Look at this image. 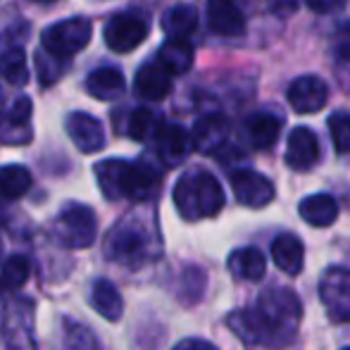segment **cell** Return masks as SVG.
Returning <instances> with one entry per match:
<instances>
[{
	"label": "cell",
	"mask_w": 350,
	"mask_h": 350,
	"mask_svg": "<svg viewBox=\"0 0 350 350\" xmlns=\"http://www.w3.org/2000/svg\"><path fill=\"white\" fill-rule=\"evenodd\" d=\"M303 308L293 291L267 288L260 293L255 308L229 314V327L248 346L284 348L295 338Z\"/></svg>",
	"instance_id": "cell-1"
},
{
	"label": "cell",
	"mask_w": 350,
	"mask_h": 350,
	"mask_svg": "<svg viewBox=\"0 0 350 350\" xmlns=\"http://www.w3.org/2000/svg\"><path fill=\"white\" fill-rule=\"evenodd\" d=\"M96 179L110 200H148L160 189V172L146 160H103L96 165Z\"/></svg>",
	"instance_id": "cell-2"
},
{
	"label": "cell",
	"mask_w": 350,
	"mask_h": 350,
	"mask_svg": "<svg viewBox=\"0 0 350 350\" xmlns=\"http://www.w3.org/2000/svg\"><path fill=\"white\" fill-rule=\"evenodd\" d=\"M105 255L122 267L139 269L157 255V239L141 219L126 217L107 234Z\"/></svg>",
	"instance_id": "cell-3"
},
{
	"label": "cell",
	"mask_w": 350,
	"mask_h": 350,
	"mask_svg": "<svg viewBox=\"0 0 350 350\" xmlns=\"http://www.w3.org/2000/svg\"><path fill=\"white\" fill-rule=\"evenodd\" d=\"M174 205L184 219H208L224 208V191L210 172H189L176 181Z\"/></svg>",
	"instance_id": "cell-4"
},
{
	"label": "cell",
	"mask_w": 350,
	"mask_h": 350,
	"mask_svg": "<svg viewBox=\"0 0 350 350\" xmlns=\"http://www.w3.org/2000/svg\"><path fill=\"white\" fill-rule=\"evenodd\" d=\"M98 221L96 212L81 203H72L57 215V219L53 221V236L57 239V243L65 248H88L96 241Z\"/></svg>",
	"instance_id": "cell-5"
},
{
	"label": "cell",
	"mask_w": 350,
	"mask_h": 350,
	"mask_svg": "<svg viewBox=\"0 0 350 350\" xmlns=\"http://www.w3.org/2000/svg\"><path fill=\"white\" fill-rule=\"evenodd\" d=\"M91 36H93V24L86 17H72L43 29L41 43L53 55L70 57L77 55L79 51H83L88 46V41H91Z\"/></svg>",
	"instance_id": "cell-6"
},
{
	"label": "cell",
	"mask_w": 350,
	"mask_h": 350,
	"mask_svg": "<svg viewBox=\"0 0 350 350\" xmlns=\"http://www.w3.org/2000/svg\"><path fill=\"white\" fill-rule=\"evenodd\" d=\"M150 24L148 17L139 10H126V12H117L105 24V43L110 51L115 53H131L146 41Z\"/></svg>",
	"instance_id": "cell-7"
},
{
	"label": "cell",
	"mask_w": 350,
	"mask_h": 350,
	"mask_svg": "<svg viewBox=\"0 0 350 350\" xmlns=\"http://www.w3.org/2000/svg\"><path fill=\"white\" fill-rule=\"evenodd\" d=\"M319 298L334 322H350V269L332 267L319 281Z\"/></svg>",
	"instance_id": "cell-8"
},
{
	"label": "cell",
	"mask_w": 350,
	"mask_h": 350,
	"mask_svg": "<svg viewBox=\"0 0 350 350\" xmlns=\"http://www.w3.org/2000/svg\"><path fill=\"white\" fill-rule=\"evenodd\" d=\"M234 196L241 205L245 208H265L267 203H272L274 198V186L267 176H262L260 172L253 170H236L229 176Z\"/></svg>",
	"instance_id": "cell-9"
},
{
	"label": "cell",
	"mask_w": 350,
	"mask_h": 350,
	"mask_svg": "<svg viewBox=\"0 0 350 350\" xmlns=\"http://www.w3.org/2000/svg\"><path fill=\"white\" fill-rule=\"evenodd\" d=\"M31 100L19 96L0 115V143L8 146H24L31 141Z\"/></svg>",
	"instance_id": "cell-10"
},
{
	"label": "cell",
	"mask_w": 350,
	"mask_h": 350,
	"mask_svg": "<svg viewBox=\"0 0 350 350\" xmlns=\"http://www.w3.org/2000/svg\"><path fill=\"white\" fill-rule=\"evenodd\" d=\"M329 88L319 77H298L288 86V103L298 115H314L327 105Z\"/></svg>",
	"instance_id": "cell-11"
},
{
	"label": "cell",
	"mask_w": 350,
	"mask_h": 350,
	"mask_svg": "<svg viewBox=\"0 0 350 350\" xmlns=\"http://www.w3.org/2000/svg\"><path fill=\"white\" fill-rule=\"evenodd\" d=\"M245 0H210L208 24L217 36H241L245 29Z\"/></svg>",
	"instance_id": "cell-12"
},
{
	"label": "cell",
	"mask_w": 350,
	"mask_h": 350,
	"mask_svg": "<svg viewBox=\"0 0 350 350\" xmlns=\"http://www.w3.org/2000/svg\"><path fill=\"white\" fill-rule=\"evenodd\" d=\"M319 160V141L317 134L308 126H295L288 136L286 146V165L295 172H308Z\"/></svg>",
	"instance_id": "cell-13"
},
{
	"label": "cell",
	"mask_w": 350,
	"mask_h": 350,
	"mask_svg": "<svg viewBox=\"0 0 350 350\" xmlns=\"http://www.w3.org/2000/svg\"><path fill=\"white\" fill-rule=\"evenodd\" d=\"M152 141H155L157 155H160V160L165 162L167 167L181 165V162L186 160V155L191 152V148H193L191 134L179 124H162Z\"/></svg>",
	"instance_id": "cell-14"
},
{
	"label": "cell",
	"mask_w": 350,
	"mask_h": 350,
	"mask_svg": "<svg viewBox=\"0 0 350 350\" xmlns=\"http://www.w3.org/2000/svg\"><path fill=\"white\" fill-rule=\"evenodd\" d=\"M67 134L81 152H98L105 146V129L96 117L86 112H72L67 117Z\"/></svg>",
	"instance_id": "cell-15"
},
{
	"label": "cell",
	"mask_w": 350,
	"mask_h": 350,
	"mask_svg": "<svg viewBox=\"0 0 350 350\" xmlns=\"http://www.w3.org/2000/svg\"><path fill=\"white\" fill-rule=\"evenodd\" d=\"M281 126H284V122H281L279 115L260 110V112H253L250 117H245L243 134L253 148L267 150V148H272L274 143H277L279 134H281Z\"/></svg>",
	"instance_id": "cell-16"
},
{
	"label": "cell",
	"mask_w": 350,
	"mask_h": 350,
	"mask_svg": "<svg viewBox=\"0 0 350 350\" xmlns=\"http://www.w3.org/2000/svg\"><path fill=\"white\" fill-rule=\"evenodd\" d=\"M193 148L200 152H217L229 139V122L224 115H203L193 126Z\"/></svg>",
	"instance_id": "cell-17"
},
{
	"label": "cell",
	"mask_w": 350,
	"mask_h": 350,
	"mask_svg": "<svg viewBox=\"0 0 350 350\" xmlns=\"http://www.w3.org/2000/svg\"><path fill=\"white\" fill-rule=\"evenodd\" d=\"M134 88L146 100H162L172 91V74L160 65V62H148L136 72Z\"/></svg>",
	"instance_id": "cell-18"
},
{
	"label": "cell",
	"mask_w": 350,
	"mask_h": 350,
	"mask_svg": "<svg viewBox=\"0 0 350 350\" xmlns=\"http://www.w3.org/2000/svg\"><path fill=\"white\" fill-rule=\"evenodd\" d=\"M272 260L284 274H291V277L300 274L305 262L303 241L293 234H279L272 241Z\"/></svg>",
	"instance_id": "cell-19"
},
{
	"label": "cell",
	"mask_w": 350,
	"mask_h": 350,
	"mask_svg": "<svg viewBox=\"0 0 350 350\" xmlns=\"http://www.w3.org/2000/svg\"><path fill=\"white\" fill-rule=\"evenodd\" d=\"M86 91L98 100H115L126 91L124 74L117 67H98L88 74L86 79Z\"/></svg>",
	"instance_id": "cell-20"
},
{
	"label": "cell",
	"mask_w": 350,
	"mask_h": 350,
	"mask_svg": "<svg viewBox=\"0 0 350 350\" xmlns=\"http://www.w3.org/2000/svg\"><path fill=\"white\" fill-rule=\"evenodd\" d=\"M157 62L170 74H186L193 65V46L186 38H170L157 51Z\"/></svg>",
	"instance_id": "cell-21"
},
{
	"label": "cell",
	"mask_w": 350,
	"mask_h": 350,
	"mask_svg": "<svg viewBox=\"0 0 350 350\" xmlns=\"http://www.w3.org/2000/svg\"><path fill=\"white\" fill-rule=\"evenodd\" d=\"M91 305L96 308L98 314H103L110 322H117L124 312V303H122V295L117 291L115 284L105 279H98L91 288Z\"/></svg>",
	"instance_id": "cell-22"
},
{
	"label": "cell",
	"mask_w": 350,
	"mask_h": 350,
	"mask_svg": "<svg viewBox=\"0 0 350 350\" xmlns=\"http://www.w3.org/2000/svg\"><path fill=\"white\" fill-rule=\"evenodd\" d=\"M229 272L245 281H260L267 272V262L258 248H239L229 258Z\"/></svg>",
	"instance_id": "cell-23"
},
{
	"label": "cell",
	"mask_w": 350,
	"mask_h": 350,
	"mask_svg": "<svg viewBox=\"0 0 350 350\" xmlns=\"http://www.w3.org/2000/svg\"><path fill=\"white\" fill-rule=\"evenodd\" d=\"M298 212H300V217L308 221V224L329 226V224H334V221H336L338 205L329 193H314V196H310V198H305L303 203H300Z\"/></svg>",
	"instance_id": "cell-24"
},
{
	"label": "cell",
	"mask_w": 350,
	"mask_h": 350,
	"mask_svg": "<svg viewBox=\"0 0 350 350\" xmlns=\"http://www.w3.org/2000/svg\"><path fill=\"white\" fill-rule=\"evenodd\" d=\"M198 29V12L191 5H174L162 17V31L170 38H189Z\"/></svg>",
	"instance_id": "cell-25"
},
{
	"label": "cell",
	"mask_w": 350,
	"mask_h": 350,
	"mask_svg": "<svg viewBox=\"0 0 350 350\" xmlns=\"http://www.w3.org/2000/svg\"><path fill=\"white\" fill-rule=\"evenodd\" d=\"M162 124H165V122L160 120L157 112L148 110V107H134V110L129 112V117H126V136L139 143L152 141Z\"/></svg>",
	"instance_id": "cell-26"
},
{
	"label": "cell",
	"mask_w": 350,
	"mask_h": 350,
	"mask_svg": "<svg viewBox=\"0 0 350 350\" xmlns=\"http://www.w3.org/2000/svg\"><path fill=\"white\" fill-rule=\"evenodd\" d=\"M31 189V174L22 165H8L0 170V198L17 200Z\"/></svg>",
	"instance_id": "cell-27"
},
{
	"label": "cell",
	"mask_w": 350,
	"mask_h": 350,
	"mask_svg": "<svg viewBox=\"0 0 350 350\" xmlns=\"http://www.w3.org/2000/svg\"><path fill=\"white\" fill-rule=\"evenodd\" d=\"M62 350H100L98 338L77 319H62Z\"/></svg>",
	"instance_id": "cell-28"
},
{
	"label": "cell",
	"mask_w": 350,
	"mask_h": 350,
	"mask_svg": "<svg viewBox=\"0 0 350 350\" xmlns=\"http://www.w3.org/2000/svg\"><path fill=\"white\" fill-rule=\"evenodd\" d=\"M0 77L14 86H22L29 81V65L22 48H10L0 55Z\"/></svg>",
	"instance_id": "cell-29"
},
{
	"label": "cell",
	"mask_w": 350,
	"mask_h": 350,
	"mask_svg": "<svg viewBox=\"0 0 350 350\" xmlns=\"http://www.w3.org/2000/svg\"><path fill=\"white\" fill-rule=\"evenodd\" d=\"M29 272H31V265L24 255H12L3 262L0 267V286L3 288H19V286L27 284Z\"/></svg>",
	"instance_id": "cell-30"
},
{
	"label": "cell",
	"mask_w": 350,
	"mask_h": 350,
	"mask_svg": "<svg viewBox=\"0 0 350 350\" xmlns=\"http://www.w3.org/2000/svg\"><path fill=\"white\" fill-rule=\"evenodd\" d=\"M329 131H332L336 150L350 152V112H334L329 117Z\"/></svg>",
	"instance_id": "cell-31"
},
{
	"label": "cell",
	"mask_w": 350,
	"mask_h": 350,
	"mask_svg": "<svg viewBox=\"0 0 350 350\" xmlns=\"http://www.w3.org/2000/svg\"><path fill=\"white\" fill-rule=\"evenodd\" d=\"M36 70H38V79L48 86V83H53L60 77L65 65H62V57L53 55V53H48L46 48H43V53L36 55Z\"/></svg>",
	"instance_id": "cell-32"
},
{
	"label": "cell",
	"mask_w": 350,
	"mask_h": 350,
	"mask_svg": "<svg viewBox=\"0 0 350 350\" xmlns=\"http://www.w3.org/2000/svg\"><path fill=\"white\" fill-rule=\"evenodd\" d=\"M334 55L341 62H350V19L338 24L336 33H334Z\"/></svg>",
	"instance_id": "cell-33"
},
{
	"label": "cell",
	"mask_w": 350,
	"mask_h": 350,
	"mask_svg": "<svg viewBox=\"0 0 350 350\" xmlns=\"http://www.w3.org/2000/svg\"><path fill=\"white\" fill-rule=\"evenodd\" d=\"M346 3L348 0H305V5L317 14H336L346 8Z\"/></svg>",
	"instance_id": "cell-34"
},
{
	"label": "cell",
	"mask_w": 350,
	"mask_h": 350,
	"mask_svg": "<svg viewBox=\"0 0 350 350\" xmlns=\"http://www.w3.org/2000/svg\"><path fill=\"white\" fill-rule=\"evenodd\" d=\"M269 10H272L277 17H291L298 10V0H267Z\"/></svg>",
	"instance_id": "cell-35"
},
{
	"label": "cell",
	"mask_w": 350,
	"mask_h": 350,
	"mask_svg": "<svg viewBox=\"0 0 350 350\" xmlns=\"http://www.w3.org/2000/svg\"><path fill=\"white\" fill-rule=\"evenodd\" d=\"M172 350H217L210 341H203V338H186V341L176 343Z\"/></svg>",
	"instance_id": "cell-36"
},
{
	"label": "cell",
	"mask_w": 350,
	"mask_h": 350,
	"mask_svg": "<svg viewBox=\"0 0 350 350\" xmlns=\"http://www.w3.org/2000/svg\"><path fill=\"white\" fill-rule=\"evenodd\" d=\"M36 3H55V0H36Z\"/></svg>",
	"instance_id": "cell-37"
},
{
	"label": "cell",
	"mask_w": 350,
	"mask_h": 350,
	"mask_svg": "<svg viewBox=\"0 0 350 350\" xmlns=\"http://www.w3.org/2000/svg\"><path fill=\"white\" fill-rule=\"evenodd\" d=\"M0 253H3V245H0Z\"/></svg>",
	"instance_id": "cell-38"
},
{
	"label": "cell",
	"mask_w": 350,
	"mask_h": 350,
	"mask_svg": "<svg viewBox=\"0 0 350 350\" xmlns=\"http://www.w3.org/2000/svg\"><path fill=\"white\" fill-rule=\"evenodd\" d=\"M343 350H350V348H343Z\"/></svg>",
	"instance_id": "cell-39"
}]
</instances>
